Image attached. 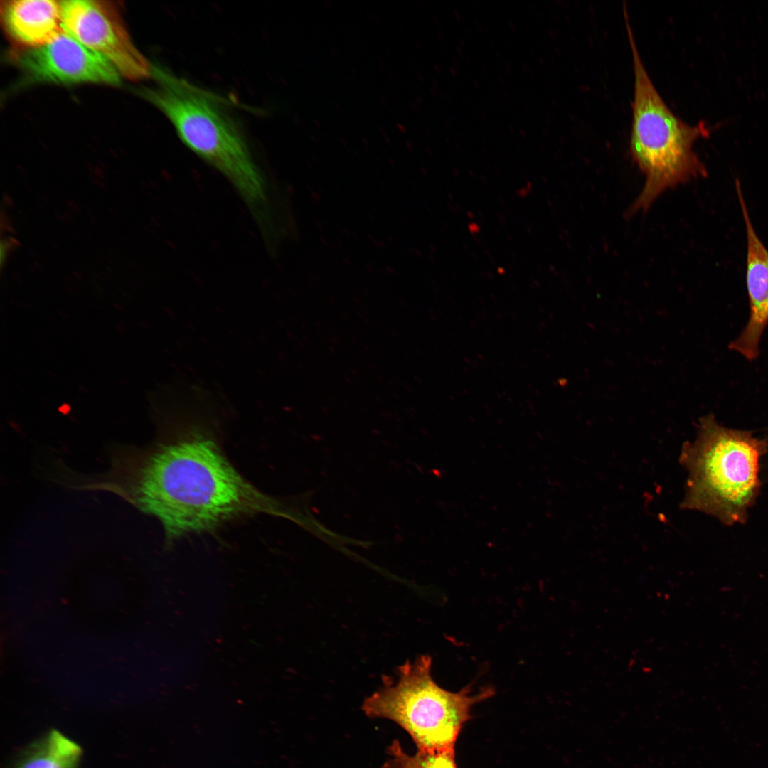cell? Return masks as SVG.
<instances>
[{
	"label": "cell",
	"instance_id": "obj_1",
	"mask_svg": "<svg viewBox=\"0 0 768 768\" xmlns=\"http://www.w3.org/2000/svg\"><path fill=\"white\" fill-rule=\"evenodd\" d=\"M147 449H117L92 489L112 491L161 523L166 540L210 531L236 518L279 513L276 500L248 482L207 426L180 419Z\"/></svg>",
	"mask_w": 768,
	"mask_h": 768
},
{
	"label": "cell",
	"instance_id": "obj_2",
	"mask_svg": "<svg viewBox=\"0 0 768 768\" xmlns=\"http://www.w3.org/2000/svg\"><path fill=\"white\" fill-rule=\"evenodd\" d=\"M752 432L702 417L696 439L683 444L679 461L688 476L680 505L730 526L744 523L759 491V461L767 449Z\"/></svg>",
	"mask_w": 768,
	"mask_h": 768
},
{
	"label": "cell",
	"instance_id": "obj_3",
	"mask_svg": "<svg viewBox=\"0 0 768 768\" xmlns=\"http://www.w3.org/2000/svg\"><path fill=\"white\" fill-rule=\"evenodd\" d=\"M624 18L634 75L629 149L646 176L641 192L628 210L632 215L648 209L668 188L706 176L693 146L709 136L711 129L703 122L688 124L668 107L641 59L627 13Z\"/></svg>",
	"mask_w": 768,
	"mask_h": 768
},
{
	"label": "cell",
	"instance_id": "obj_4",
	"mask_svg": "<svg viewBox=\"0 0 768 768\" xmlns=\"http://www.w3.org/2000/svg\"><path fill=\"white\" fill-rule=\"evenodd\" d=\"M162 82L145 96L171 121L181 141L220 171L247 203L266 201L264 178L240 128L213 97L185 81L161 73Z\"/></svg>",
	"mask_w": 768,
	"mask_h": 768
},
{
	"label": "cell",
	"instance_id": "obj_5",
	"mask_svg": "<svg viewBox=\"0 0 768 768\" xmlns=\"http://www.w3.org/2000/svg\"><path fill=\"white\" fill-rule=\"evenodd\" d=\"M431 666L429 655L406 661L398 668V681L390 683L385 678V686L364 700L362 710L370 718L396 722L411 736L418 751H455L471 708L494 691L489 687L471 695L469 686L457 693L446 690L432 678Z\"/></svg>",
	"mask_w": 768,
	"mask_h": 768
},
{
	"label": "cell",
	"instance_id": "obj_6",
	"mask_svg": "<svg viewBox=\"0 0 768 768\" xmlns=\"http://www.w3.org/2000/svg\"><path fill=\"white\" fill-rule=\"evenodd\" d=\"M62 3L63 28L131 80L149 77L151 67L132 43L115 6L95 0Z\"/></svg>",
	"mask_w": 768,
	"mask_h": 768
},
{
	"label": "cell",
	"instance_id": "obj_7",
	"mask_svg": "<svg viewBox=\"0 0 768 768\" xmlns=\"http://www.w3.org/2000/svg\"><path fill=\"white\" fill-rule=\"evenodd\" d=\"M14 57L26 74L40 82L108 85L120 82V74L110 63L64 30L43 46L19 48Z\"/></svg>",
	"mask_w": 768,
	"mask_h": 768
},
{
	"label": "cell",
	"instance_id": "obj_8",
	"mask_svg": "<svg viewBox=\"0 0 768 768\" xmlns=\"http://www.w3.org/2000/svg\"><path fill=\"white\" fill-rule=\"evenodd\" d=\"M735 189L746 231L745 282L750 316L740 335L729 344V348L752 361L759 356L760 339L768 324V249L753 226L737 179Z\"/></svg>",
	"mask_w": 768,
	"mask_h": 768
},
{
	"label": "cell",
	"instance_id": "obj_9",
	"mask_svg": "<svg viewBox=\"0 0 768 768\" xmlns=\"http://www.w3.org/2000/svg\"><path fill=\"white\" fill-rule=\"evenodd\" d=\"M1 18L6 34L20 49L43 46L63 31L62 3L58 1H4Z\"/></svg>",
	"mask_w": 768,
	"mask_h": 768
},
{
	"label": "cell",
	"instance_id": "obj_10",
	"mask_svg": "<svg viewBox=\"0 0 768 768\" xmlns=\"http://www.w3.org/2000/svg\"><path fill=\"white\" fill-rule=\"evenodd\" d=\"M81 754L79 745L53 730L31 745L14 768H77Z\"/></svg>",
	"mask_w": 768,
	"mask_h": 768
},
{
	"label": "cell",
	"instance_id": "obj_11",
	"mask_svg": "<svg viewBox=\"0 0 768 768\" xmlns=\"http://www.w3.org/2000/svg\"><path fill=\"white\" fill-rule=\"evenodd\" d=\"M390 757L383 768H457L455 751L426 752L417 751L414 755L404 752L398 740L388 747Z\"/></svg>",
	"mask_w": 768,
	"mask_h": 768
},
{
	"label": "cell",
	"instance_id": "obj_12",
	"mask_svg": "<svg viewBox=\"0 0 768 768\" xmlns=\"http://www.w3.org/2000/svg\"><path fill=\"white\" fill-rule=\"evenodd\" d=\"M18 242L11 236H6L5 238L1 239V267L2 268L4 262L7 260L11 250H14L17 246Z\"/></svg>",
	"mask_w": 768,
	"mask_h": 768
}]
</instances>
